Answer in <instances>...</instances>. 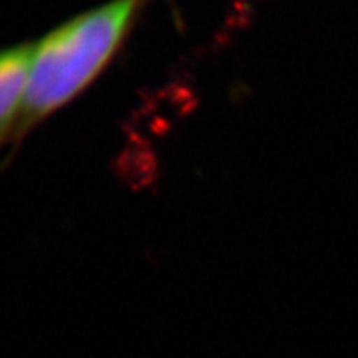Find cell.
Listing matches in <instances>:
<instances>
[{"mask_svg":"<svg viewBox=\"0 0 358 358\" xmlns=\"http://www.w3.org/2000/svg\"><path fill=\"white\" fill-rule=\"evenodd\" d=\"M35 43L0 48V148L13 141L24 106Z\"/></svg>","mask_w":358,"mask_h":358,"instance_id":"obj_2","label":"cell"},{"mask_svg":"<svg viewBox=\"0 0 358 358\" xmlns=\"http://www.w3.org/2000/svg\"><path fill=\"white\" fill-rule=\"evenodd\" d=\"M141 7L140 0H110L78 13L35 42L13 138H24L100 77L131 32Z\"/></svg>","mask_w":358,"mask_h":358,"instance_id":"obj_1","label":"cell"},{"mask_svg":"<svg viewBox=\"0 0 358 358\" xmlns=\"http://www.w3.org/2000/svg\"><path fill=\"white\" fill-rule=\"evenodd\" d=\"M140 2H141V6H145V3L150 2V0H140Z\"/></svg>","mask_w":358,"mask_h":358,"instance_id":"obj_3","label":"cell"}]
</instances>
